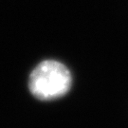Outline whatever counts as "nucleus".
I'll return each mask as SVG.
<instances>
[{
  "label": "nucleus",
  "instance_id": "nucleus-1",
  "mask_svg": "<svg viewBox=\"0 0 128 128\" xmlns=\"http://www.w3.org/2000/svg\"><path fill=\"white\" fill-rule=\"evenodd\" d=\"M71 74L68 68L55 60L43 61L32 70L28 87L41 101H51L66 95L71 86Z\"/></svg>",
  "mask_w": 128,
  "mask_h": 128
}]
</instances>
